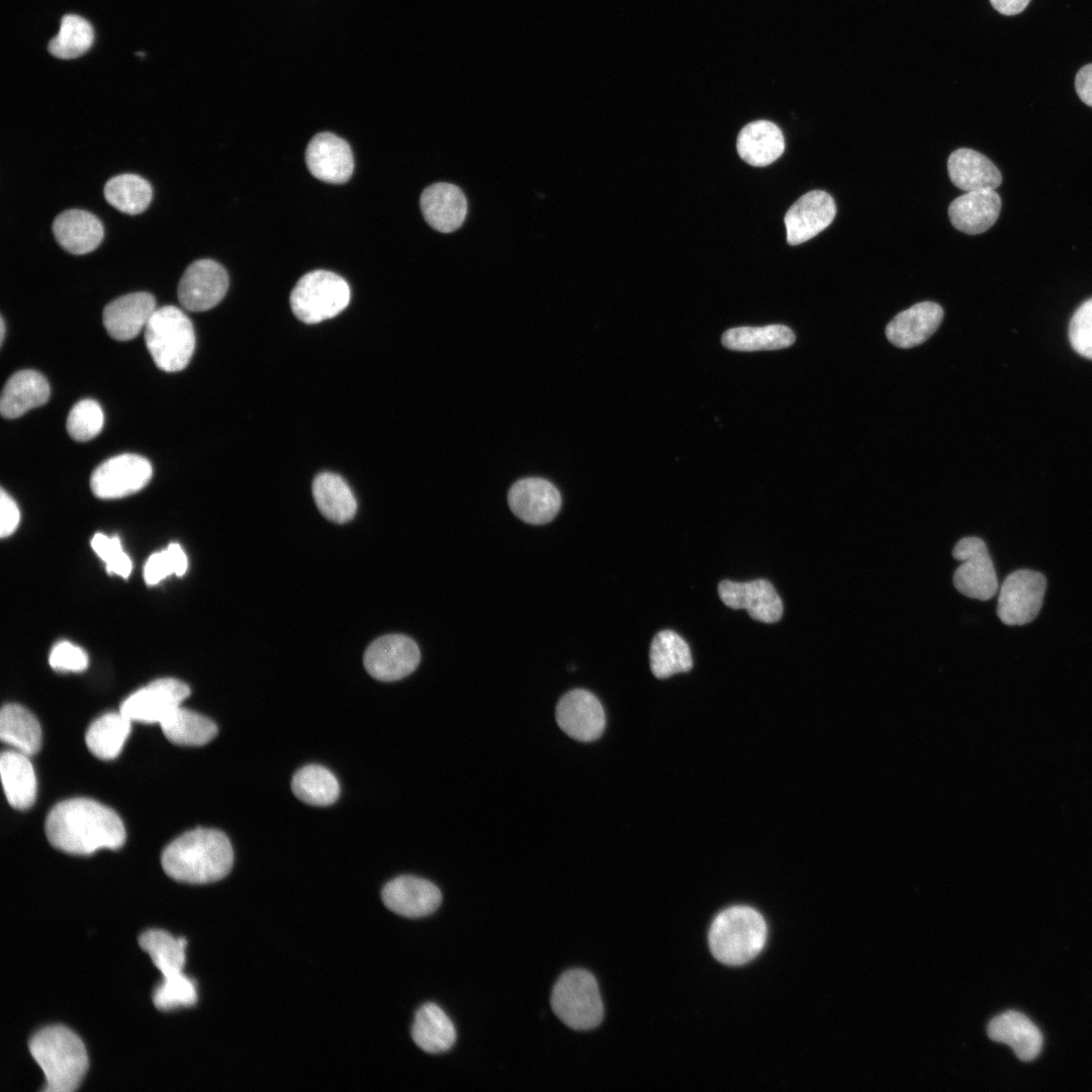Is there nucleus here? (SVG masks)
<instances>
[{
    "label": "nucleus",
    "instance_id": "obj_1",
    "mask_svg": "<svg viewBox=\"0 0 1092 1092\" xmlns=\"http://www.w3.org/2000/svg\"><path fill=\"white\" fill-rule=\"evenodd\" d=\"M44 830L55 848L81 855L101 848L117 849L126 836L115 811L87 798L69 799L54 806L47 816Z\"/></svg>",
    "mask_w": 1092,
    "mask_h": 1092
},
{
    "label": "nucleus",
    "instance_id": "obj_2",
    "mask_svg": "<svg viewBox=\"0 0 1092 1092\" xmlns=\"http://www.w3.org/2000/svg\"><path fill=\"white\" fill-rule=\"evenodd\" d=\"M165 873L175 881L208 884L223 879L232 870L234 851L219 830L196 828L169 843L162 852Z\"/></svg>",
    "mask_w": 1092,
    "mask_h": 1092
},
{
    "label": "nucleus",
    "instance_id": "obj_3",
    "mask_svg": "<svg viewBox=\"0 0 1092 1092\" xmlns=\"http://www.w3.org/2000/svg\"><path fill=\"white\" fill-rule=\"evenodd\" d=\"M30 1055L44 1074L46 1092L75 1091L87 1069L88 1057L81 1038L64 1025L37 1030L29 1039Z\"/></svg>",
    "mask_w": 1092,
    "mask_h": 1092
},
{
    "label": "nucleus",
    "instance_id": "obj_4",
    "mask_svg": "<svg viewBox=\"0 0 1092 1092\" xmlns=\"http://www.w3.org/2000/svg\"><path fill=\"white\" fill-rule=\"evenodd\" d=\"M139 942L163 975V981L153 993L155 1006L166 1011L194 1005L196 984L183 974L186 939L165 930L150 929L140 936Z\"/></svg>",
    "mask_w": 1092,
    "mask_h": 1092
},
{
    "label": "nucleus",
    "instance_id": "obj_5",
    "mask_svg": "<svg viewBox=\"0 0 1092 1092\" xmlns=\"http://www.w3.org/2000/svg\"><path fill=\"white\" fill-rule=\"evenodd\" d=\"M766 936V923L758 911L748 906H733L715 917L708 940L717 961L740 966L762 950Z\"/></svg>",
    "mask_w": 1092,
    "mask_h": 1092
},
{
    "label": "nucleus",
    "instance_id": "obj_6",
    "mask_svg": "<svg viewBox=\"0 0 1092 1092\" xmlns=\"http://www.w3.org/2000/svg\"><path fill=\"white\" fill-rule=\"evenodd\" d=\"M145 343L161 370L181 371L188 365L195 349L192 323L176 306L156 308L145 328Z\"/></svg>",
    "mask_w": 1092,
    "mask_h": 1092
},
{
    "label": "nucleus",
    "instance_id": "obj_7",
    "mask_svg": "<svg viewBox=\"0 0 1092 1092\" xmlns=\"http://www.w3.org/2000/svg\"><path fill=\"white\" fill-rule=\"evenodd\" d=\"M550 1003L558 1019L574 1030L593 1029L604 1017L597 980L582 969L566 971L558 978Z\"/></svg>",
    "mask_w": 1092,
    "mask_h": 1092
},
{
    "label": "nucleus",
    "instance_id": "obj_8",
    "mask_svg": "<svg viewBox=\"0 0 1092 1092\" xmlns=\"http://www.w3.org/2000/svg\"><path fill=\"white\" fill-rule=\"evenodd\" d=\"M350 287L340 275L314 270L304 274L293 287L290 306L305 324H317L344 310L350 301Z\"/></svg>",
    "mask_w": 1092,
    "mask_h": 1092
},
{
    "label": "nucleus",
    "instance_id": "obj_9",
    "mask_svg": "<svg viewBox=\"0 0 1092 1092\" xmlns=\"http://www.w3.org/2000/svg\"><path fill=\"white\" fill-rule=\"evenodd\" d=\"M952 556L962 563L953 573V585L966 597L990 600L998 590L995 567L985 542L978 537L961 539Z\"/></svg>",
    "mask_w": 1092,
    "mask_h": 1092
},
{
    "label": "nucleus",
    "instance_id": "obj_10",
    "mask_svg": "<svg viewBox=\"0 0 1092 1092\" xmlns=\"http://www.w3.org/2000/svg\"><path fill=\"white\" fill-rule=\"evenodd\" d=\"M1046 588L1043 574L1030 569L1010 573L998 596L997 615L1009 626L1027 624L1038 615Z\"/></svg>",
    "mask_w": 1092,
    "mask_h": 1092
},
{
    "label": "nucleus",
    "instance_id": "obj_11",
    "mask_svg": "<svg viewBox=\"0 0 1092 1092\" xmlns=\"http://www.w3.org/2000/svg\"><path fill=\"white\" fill-rule=\"evenodd\" d=\"M152 475L153 468L148 459L126 453L102 462L93 471L90 485L99 498H120L140 491Z\"/></svg>",
    "mask_w": 1092,
    "mask_h": 1092
},
{
    "label": "nucleus",
    "instance_id": "obj_12",
    "mask_svg": "<svg viewBox=\"0 0 1092 1092\" xmlns=\"http://www.w3.org/2000/svg\"><path fill=\"white\" fill-rule=\"evenodd\" d=\"M418 644L402 634H388L369 644L363 656L368 673L381 681H393L411 674L419 665Z\"/></svg>",
    "mask_w": 1092,
    "mask_h": 1092
},
{
    "label": "nucleus",
    "instance_id": "obj_13",
    "mask_svg": "<svg viewBox=\"0 0 1092 1092\" xmlns=\"http://www.w3.org/2000/svg\"><path fill=\"white\" fill-rule=\"evenodd\" d=\"M190 695L189 687L176 678H159L129 695L120 712L130 721L161 723Z\"/></svg>",
    "mask_w": 1092,
    "mask_h": 1092
},
{
    "label": "nucleus",
    "instance_id": "obj_14",
    "mask_svg": "<svg viewBox=\"0 0 1092 1092\" xmlns=\"http://www.w3.org/2000/svg\"><path fill=\"white\" fill-rule=\"evenodd\" d=\"M229 277L224 268L210 259L191 263L178 284V299L191 311H204L215 306L225 295Z\"/></svg>",
    "mask_w": 1092,
    "mask_h": 1092
},
{
    "label": "nucleus",
    "instance_id": "obj_15",
    "mask_svg": "<svg viewBox=\"0 0 1092 1092\" xmlns=\"http://www.w3.org/2000/svg\"><path fill=\"white\" fill-rule=\"evenodd\" d=\"M556 721L563 732L582 742L598 739L606 727L601 702L583 689L571 690L561 697L556 706Z\"/></svg>",
    "mask_w": 1092,
    "mask_h": 1092
},
{
    "label": "nucleus",
    "instance_id": "obj_16",
    "mask_svg": "<svg viewBox=\"0 0 1092 1092\" xmlns=\"http://www.w3.org/2000/svg\"><path fill=\"white\" fill-rule=\"evenodd\" d=\"M718 594L726 606L745 610L756 621L775 623L782 618V600L766 579L745 582L722 580L718 585Z\"/></svg>",
    "mask_w": 1092,
    "mask_h": 1092
},
{
    "label": "nucleus",
    "instance_id": "obj_17",
    "mask_svg": "<svg viewBox=\"0 0 1092 1092\" xmlns=\"http://www.w3.org/2000/svg\"><path fill=\"white\" fill-rule=\"evenodd\" d=\"M508 503L522 521L543 525L552 521L561 508L558 489L547 479L526 477L515 482L509 490Z\"/></svg>",
    "mask_w": 1092,
    "mask_h": 1092
},
{
    "label": "nucleus",
    "instance_id": "obj_18",
    "mask_svg": "<svg viewBox=\"0 0 1092 1092\" xmlns=\"http://www.w3.org/2000/svg\"><path fill=\"white\" fill-rule=\"evenodd\" d=\"M381 897L390 911L407 918H420L435 912L442 902L439 888L416 876H399L382 889Z\"/></svg>",
    "mask_w": 1092,
    "mask_h": 1092
},
{
    "label": "nucleus",
    "instance_id": "obj_19",
    "mask_svg": "<svg viewBox=\"0 0 1092 1092\" xmlns=\"http://www.w3.org/2000/svg\"><path fill=\"white\" fill-rule=\"evenodd\" d=\"M835 214L836 205L830 194L822 190L805 193L785 215L787 242L794 246L814 238L833 221Z\"/></svg>",
    "mask_w": 1092,
    "mask_h": 1092
},
{
    "label": "nucleus",
    "instance_id": "obj_20",
    "mask_svg": "<svg viewBox=\"0 0 1092 1092\" xmlns=\"http://www.w3.org/2000/svg\"><path fill=\"white\" fill-rule=\"evenodd\" d=\"M305 163L312 176L327 183L347 182L354 170L348 143L332 132H320L309 142Z\"/></svg>",
    "mask_w": 1092,
    "mask_h": 1092
},
{
    "label": "nucleus",
    "instance_id": "obj_21",
    "mask_svg": "<svg viewBox=\"0 0 1092 1092\" xmlns=\"http://www.w3.org/2000/svg\"><path fill=\"white\" fill-rule=\"evenodd\" d=\"M155 298L148 292H133L109 302L103 309L102 321L108 335L118 341H128L146 328L156 310Z\"/></svg>",
    "mask_w": 1092,
    "mask_h": 1092
},
{
    "label": "nucleus",
    "instance_id": "obj_22",
    "mask_svg": "<svg viewBox=\"0 0 1092 1092\" xmlns=\"http://www.w3.org/2000/svg\"><path fill=\"white\" fill-rule=\"evenodd\" d=\"M421 210L430 226L440 233L459 229L467 214V200L456 185L439 182L428 186L421 195Z\"/></svg>",
    "mask_w": 1092,
    "mask_h": 1092
},
{
    "label": "nucleus",
    "instance_id": "obj_23",
    "mask_svg": "<svg viewBox=\"0 0 1092 1092\" xmlns=\"http://www.w3.org/2000/svg\"><path fill=\"white\" fill-rule=\"evenodd\" d=\"M942 317L939 304L919 302L899 312L887 325L886 336L899 348H912L924 343L937 330Z\"/></svg>",
    "mask_w": 1092,
    "mask_h": 1092
},
{
    "label": "nucleus",
    "instance_id": "obj_24",
    "mask_svg": "<svg viewBox=\"0 0 1092 1092\" xmlns=\"http://www.w3.org/2000/svg\"><path fill=\"white\" fill-rule=\"evenodd\" d=\"M1001 210V198L995 190L966 192L948 206L951 224L959 231L978 235L989 230Z\"/></svg>",
    "mask_w": 1092,
    "mask_h": 1092
},
{
    "label": "nucleus",
    "instance_id": "obj_25",
    "mask_svg": "<svg viewBox=\"0 0 1092 1092\" xmlns=\"http://www.w3.org/2000/svg\"><path fill=\"white\" fill-rule=\"evenodd\" d=\"M991 1039L1012 1048L1022 1061L1035 1059L1042 1048V1034L1024 1014L1010 1010L995 1016L988 1024Z\"/></svg>",
    "mask_w": 1092,
    "mask_h": 1092
},
{
    "label": "nucleus",
    "instance_id": "obj_26",
    "mask_svg": "<svg viewBox=\"0 0 1092 1092\" xmlns=\"http://www.w3.org/2000/svg\"><path fill=\"white\" fill-rule=\"evenodd\" d=\"M53 233L59 245L74 255L94 251L104 237L99 218L81 209H69L60 213L53 222Z\"/></svg>",
    "mask_w": 1092,
    "mask_h": 1092
},
{
    "label": "nucleus",
    "instance_id": "obj_27",
    "mask_svg": "<svg viewBox=\"0 0 1092 1092\" xmlns=\"http://www.w3.org/2000/svg\"><path fill=\"white\" fill-rule=\"evenodd\" d=\"M947 172L953 185L966 192L995 190L1002 182L1000 171L986 156L967 148L950 154Z\"/></svg>",
    "mask_w": 1092,
    "mask_h": 1092
},
{
    "label": "nucleus",
    "instance_id": "obj_28",
    "mask_svg": "<svg viewBox=\"0 0 1092 1092\" xmlns=\"http://www.w3.org/2000/svg\"><path fill=\"white\" fill-rule=\"evenodd\" d=\"M50 398L46 377L34 370H20L6 381L0 399V412L6 419H16L29 410L43 405Z\"/></svg>",
    "mask_w": 1092,
    "mask_h": 1092
},
{
    "label": "nucleus",
    "instance_id": "obj_29",
    "mask_svg": "<svg viewBox=\"0 0 1092 1092\" xmlns=\"http://www.w3.org/2000/svg\"><path fill=\"white\" fill-rule=\"evenodd\" d=\"M736 146L744 162L754 167H764L782 156L785 151V138L774 122L755 120L740 130Z\"/></svg>",
    "mask_w": 1092,
    "mask_h": 1092
},
{
    "label": "nucleus",
    "instance_id": "obj_30",
    "mask_svg": "<svg viewBox=\"0 0 1092 1092\" xmlns=\"http://www.w3.org/2000/svg\"><path fill=\"white\" fill-rule=\"evenodd\" d=\"M0 774L8 803L19 810L29 808L35 801L37 786L28 755L18 750L2 752Z\"/></svg>",
    "mask_w": 1092,
    "mask_h": 1092
},
{
    "label": "nucleus",
    "instance_id": "obj_31",
    "mask_svg": "<svg viewBox=\"0 0 1092 1092\" xmlns=\"http://www.w3.org/2000/svg\"><path fill=\"white\" fill-rule=\"evenodd\" d=\"M311 489L317 509L328 520L344 524L354 518L357 502L350 486L340 475L322 472L314 477Z\"/></svg>",
    "mask_w": 1092,
    "mask_h": 1092
},
{
    "label": "nucleus",
    "instance_id": "obj_32",
    "mask_svg": "<svg viewBox=\"0 0 1092 1092\" xmlns=\"http://www.w3.org/2000/svg\"><path fill=\"white\" fill-rule=\"evenodd\" d=\"M412 1038L424 1052L440 1054L453 1046L456 1030L451 1019L438 1005L426 1003L415 1015Z\"/></svg>",
    "mask_w": 1092,
    "mask_h": 1092
},
{
    "label": "nucleus",
    "instance_id": "obj_33",
    "mask_svg": "<svg viewBox=\"0 0 1092 1092\" xmlns=\"http://www.w3.org/2000/svg\"><path fill=\"white\" fill-rule=\"evenodd\" d=\"M0 738L29 756L35 754L41 746L40 725L24 707L7 704L0 713Z\"/></svg>",
    "mask_w": 1092,
    "mask_h": 1092
},
{
    "label": "nucleus",
    "instance_id": "obj_34",
    "mask_svg": "<svg viewBox=\"0 0 1092 1092\" xmlns=\"http://www.w3.org/2000/svg\"><path fill=\"white\" fill-rule=\"evenodd\" d=\"M650 668L654 676L666 678L693 667L690 647L685 639L672 630L659 631L652 639L649 650Z\"/></svg>",
    "mask_w": 1092,
    "mask_h": 1092
},
{
    "label": "nucleus",
    "instance_id": "obj_35",
    "mask_svg": "<svg viewBox=\"0 0 1092 1092\" xmlns=\"http://www.w3.org/2000/svg\"><path fill=\"white\" fill-rule=\"evenodd\" d=\"M160 725L168 740L185 746L204 745L217 733V726L212 720L181 706L174 709Z\"/></svg>",
    "mask_w": 1092,
    "mask_h": 1092
},
{
    "label": "nucleus",
    "instance_id": "obj_36",
    "mask_svg": "<svg viewBox=\"0 0 1092 1092\" xmlns=\"http://www.w3.org/2000/svg\"><path fill=\"white\" fill-rule=\"evenodd\" d=\"M130 722L120 711L97 718L88 727L85 735L88 749L100 759L115 758L130 733Z\"/></svg>",
    "mask_w": 1092,
    "mask_h": 1092
},
{
    "label": "nucleus",
    "instance_id": "obj_37",
    "mask_svg": "<svg viewBox=\"0 0 1092 1092\" xmlns=\"http://www.w3.org/2000/svg\"><path fill=\"white\" fill-rule=\"evenodd\" d=\"M794 332L784 325L739 327L726 331L722 344L730 350L752 352L787 348L795 343Z\"/></svg>",
    "mask_w": 1092,
    "mask_h": 1092
},
{
    "label": "nucleus",
    "instance_id": "obj_38",
    "mask_svg": "<svg viewBox=\"0 0 1092 1092\" xmlns=\"http://www.w3.org/2000/svg\"><path fill=\"white\" fill-rule=\"evenodd\" d=\"M291 789L300 801L312 806H329L340 795L336 777L318 764H308L298 769L292 778Z\"/></svg>",
    "mask_w": 1092,
    "mask_h": 1092
},
{
    "label": "nucleus",
    "instance_id": "obj_39",
    "mask_svg": "<svg viewBox=\"0 0 1092 1092\" xmlns=\"http://www.w3.org/2000/svg\"><path fill=\"white\" fill-rule=\"evenodd\" d=\"M107 202L121 212L135 215L145 211L153 197L151 184L135 174L110 178L104 186Z\"/></svg>",
    "mask_w": 1092,
    "mask_h": 1092
},
{
    "label": "nucleus",
    "instance_id": "obj_40",
    "mask_svg": "<svg viewBox=\"0 0 1092 1092\" xmlns=\"http://www.w3.org/2000/svg\"><path fill=\"white\" fill-rule=\"evenodd\" d=\"M93 39V28L85 18L67 14L62 18L58 34L49 43V52L59 59H75L91 48Z\"/></svg>",
    "mask_w": 1092,
    "mask_h": 1092
},
{
    "label": "nucleus",
    "instance_id": "obj_41",
    "mask_svg": "<svg viewBox=\"0 0 1092 1092\" xmlns=\"http://www.w3.org/2000/svg\"><path fill=\"white\" fill-rule=\"evenodd\" d=\"M104 415L100 404L93 399H82L70 411L67 418V431L78 442L95 438L102 430Z\"/></svg>",
    "mask_w": 1092,
    "mask_h": 1092
},
{
    "label": "nucleus",
    "instance_id": "obj_42",
    "mask_svg": "<svg viewBox=\"0 0 1092 1092\" xmlns=\"http://www.w3.org/2000/svg\"><path fill=\"white\" fill-rule=\"evenodd\" d=\"M187 567V556L183 549L179 544L171 543L166 549L149 557L144 568V577L148 584H156L173 573L183 575Z\"/></svg>",
    "mask_w": 1092,
    "mask_h": 1092
},
{
    "label": "nucleus",
    "instance_id": "obj_43",
    "mask_svg": "<svg viewBox=\"0 0 1092 1092\" xmlns=\"http://www.w3.org/2000/svg\"><path fill=\"white\" fill-rule=\"evenodd\" d=\"M91 546L95 553L105 562L106 569L110 573L121 577H128L132 564L127 554L122 550L118 537H108L102 533H96Z\"/></svg>",
    "mask_w": 1092,
    "mask_h": 1092
},
{
    "label": "nucleus",
    "instance_id": "obj_44",
    "mask_svg": "<svg viewBox=\"0 0 1092 1092\" xmlns=\"http://www.w3.org/2000/svg\"><path fill=\"white\" fill-rule=\"evenodd\" d=\"M1069 338L1077 353L1092 359V298L1083 302L1072 316Z\"/></svg>",
    "mask_w": 1092,
    "mask_h": 1092
},
{
    "label": "nucleus",
    "instance_id": "obj_45",
    "mask_svg": "<svg viewBox=\"0 0 1092 1092\" xmlns=\"http://www.w3.org/2000/svg\"><path fill=\"white\" fill-rule=\"evenodd\" d=\"M50 665L56 670L82 671L88 666V656L79 646L61 641L50 653Z\"/></svg>",
    "mask_w": 1092,
    "mask_h": 1092
},
{
    "label": "nucleus",
    "instance_id": "obj_46",
    "mask_svg": "<svg viewBox=\"0 0 1092 1092\" xmlns=\"http://www.w3.org/2000/svg\"><path fill=\"white\" fill-rule=\"evenodd\" d=\"M0 534L1 537L11 535L19 522V510L14 499L2 488L0 494Z\"/></svg>",
    "mask_w": 1092,
    "mask_h": 1092
},
{
    "label": "nucleus",
    "instance_id": "obj_47",
    "mask_svg": "<svg viewBox=\"0 0 1092 1092\" xmlns=\"http://www.w3.org/2000/svg\"><path fill=\"white\" fill-rule=\"evenodd\" d=\"M1075 88L1080 99L1092 107V64L1083 66L1077 72Z\"/></svg>",
    "mask_w": 1092,
    "mask_h": 1092
},
{
    "label": "nucleus",
    "instance_id": "obj_48",
    "mask_svg": "<svg viewBox=\"0 0 1092 1092\" xmlns=\"http://www.w3.org/2000/svg\"><path fill=\"white\" fill-rule=\"evenodd\" d=\"M1030 0H990L992 6L1003 15H1016L1023 11Z\"/></svg>",
    "mask_w": 1092,
    "mask_h": 1092
},
{
    "label": "nucleus",
    "instance_id": "obj_49",
    "mask_svg": "<svg viewBox=\"0 0 1092 1092\" xmlns=\"http://www.w3.org/2000/svg\"><path fill=\"white\" fill-rule=\"evenodd\" d=\"M0 327H1V329H0V344L2 345L3 342H4V338H5V322H4V318L2 316H1Z\"/></svg>",
    "mask_w": 1092,
    "mask_h": 1092
}]
</instances>
